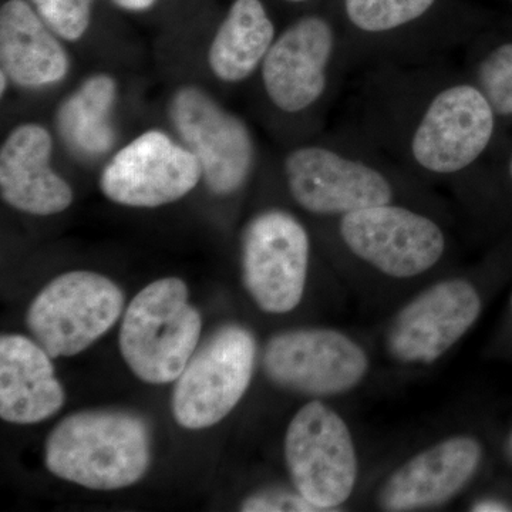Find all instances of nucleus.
<instances>
[{"label": "nucleus", "mask_w": 512, "mask_h": 512, "mask_svg": "<svg viewBox=\"0 0 512 512\" xmlns=\"http://www.w3.org/2000/svg\"><path fill=\"white\" fill-rule=\"evenodd\" d=\"M150 461L147 421L123 410L69 414L46 443L47 470L90 490L130 487L146 476Z\"/></svg>", "instance_id": "1"}, {"label": "nucleus", "mask_w": 512, "mask_h": 512, "mask_svg": "<svg viewBox=\"0 0 512 512\" xmlns=\"http://www.w3.org/2000/svg\"><path fill=\"white\" fill-rule=\"evenodd\" d=\"M201 329L200 312L191 305L183 279H158L124 312L121 356L143 382H175L197 350Z\"/></svg>", "instance_id": "2"}, {"label": "nucleus", "mask_w": 512, "mask_h": 512, "mask_svg": "<svg viewBox=\"0 0 512 512\" xmlns=\"http://www.w3.org/2000/svg\"><path fill=\"white\" fill-rule=\"evenodd\" d=\"M167 116L175 137L197 157L202 184L211 194L228 197L244 188L254 171L256 146L241 117L192 83L174 90Z\"/></svg>", "instance_id": "3"}, {"label": "nucleus", "mask_w": 512, "mask_h": 512, "mask_svg": "<svg viewBox=\"0 0 512 512\" xmlns=\"http://www.w3.org/2000/svg\"><path fill=\"white\" fill-rule=\"evenodd\" d=\"M285 460L293 488L319 511L349 500L359 461L346 421L320 400L305 404L289 423Z\"/></svg>", "instance_id": "4"}, {"label": "nucleus", "mask_w": 512, "mask_h": 512, "mask_svg": "<svg viewBox=\"0 0 512 512\" xmlns=\"http://www.w3.org/2000/svg\"><path fill=\"white\" fill-rule=\"evenodd\" d=\"M123 291L107 276L72 271L57 276L33 299L26 323L36 342L56 357L79 355L120 319Z\"/></svg>", "instance_id": "5"}, {"label": "nucleus", "mask_w": 512, "mask_h": 512, "mask_svg": "<svg viewBox=\"0 0 512 512\" xmlns=\"http://www.w3.org/2000/svg\"><path fill=\"white\" fill-rule=\"evenodd\" d=\"M256 353V340L247 328L218 329L175 380V421L184 429L201 430L225 419L247 393Z\"/></svg>", "instance_id": "6"}, {"label": "nucleus", "mask_w": 512, "mask_h": 512, "mask_svg": "<svg viewBox=\"0 0 512 512\" xmlns=\"http://www.w3.org/2000/svg\"><path fill=\"white\" fill-rule=\"evenodd\" d=\"M369 366L359 343L329 328L276 333L262 353V369L275 386L313 399L349 393L365 379Z\"/></svg>", "instance_id": "7"}, {"label": "nucleus", "mask_w": 512, "mask_h": 512, "mask_svg": "<svg viewBox=\"0 0 512 512\" xmlns=\"http://www.w3.org/2000/svg\"><path fill=\"white\" fill-rule=\"evenodd\" d=\"M201 183L197 157L161 128L143 131L114 151L99 177L104 197L130 208L173 204Z\"/></svg>", "instance_id": "8"}, {"label": "nucleus", "mask_w": 512, "mask_h": 512, "mask_svg": "<svg viewBox=\"0 0 512 512\" xmlns=\"http://www.w3.org/2000/svg\"><path fill=\"white\" fill-rule=\"evenodd\" d=\"M309 258L308 232L291 212H258L242 231V279L261 311L284 315L301 303Z\"/></svg>", "instance_id": "9"}, {"label": "nucleus", "mask_w": 512, "mask_h": 512, "mask_svg": "<svg viewBox=\"0 0 512 512\" xmlns=\"http://www.w3.org/2000/svg\"><path fill=\"white\" fill-rule=\"evenodd\" d=\"M340 237L362 261L400 279L429 271L446 249V238L436 222L392 204L343 215Z\"/></svg>", "instance_id": "10"}, {"label": "nucleus", "mask_w": 512, "mask_h": 512, "mask_svg": "<svg viewBox=\"0 0 512 512\" xmlns=\"http://www.w3.org/2000/svg\"><path fill=\"white\" fill-rule=\"evenodd\" d=\"M481 309L480 293L471 282H437L397 313L387 330V352L404 365H431L473 328Z\"/></svg>", "instance_id": "11"}, {"label": "nucleus", "mask_w": 512, "mask_h": 512, "mask_svg": "<svg viewBox=\"0 0 512 512\" xmlns=\"http://www.w3.org/2000/svg\"><path fill=\"white\" fill-rule=\"evenodd\" d=\"M494 114L490 101L478 87H447L431 100L414 131V160L430 173L466 170L490 144Z\"/></svg>", "instance_id": "12"}, {"label": "nucleus", "mask_w": 512, "mask_h": 512, "mask_svg": "<svg viewBox=\"0 0 512 512\" xmlns=\"http://www.w3.org/2000/svg\"><path fill=\"white\" fill-rule=\"evenodd\" d=\"M284 171L293 200L311 214L343 217L393 200L392 184L380 171L329 148H295Z\"/></svg>", "instance_id": "13"}, {"label": "nucleus", "mask_w": 512, "mask_h": 512, "mask_svg": "<svg viewBox=\"0 0 512 512\" xmlns=\"http://www.w3.org/2000/svg\"><path fill=\"white\" fill-rule=\"evenodd\" d=\"M335 42L332 26L319 16L296 20L276 37L259 69L276 109L301 113L323 96Z\"/></svg>", "instance_id": "14"}, {"label": "nucleus", "mask_w": 512, "mask_h": 512, "mask_svg": "<svg viewBox=\"0 0 512 512\" xmlns=\"http://www.w3.org/2000/svg\"><path fill=\"white\" fill-rule=\"evenodd\" d=\"M483 446L476 437L454 436L407 460L379 491L383 511L431 510L450 503L476 476Z\"/></svg>", "instance_id": "15"}, {"label": "nucleus", "mask_w": 512, "mask_h": 512, "mask_svg": "<svg viewBox=\"0 0 512 512\" xmlns=\"http://www.w3.org/2000/svg\"><path fill=\"white\" fill-rule=\"evenodd\" d=\"M55 138L49 128L26 121L0 147V195L13 210L35 217L62 214L73 204L72 185L53 167Z\"/></svg>", "instance_id": "16"}, {"label": "nucleus", "mask_w": 512, "mask_h": 512, "mask_svg": "<svg viewBox=\"0 0 512 512\" xmlns=\"http://www.w3.org/2000/svg\"><path fill=\"white\" fill-rule=\"evenodd\" d=\"M62 37L47 26L28 0H8L0 9V69L18 89L39 92L64 82L72 69Z\"/></svg>", "instance_id": "17"}, {"label": "nucleus", "mask_w": 512, "mask_h": 512, "mask_svg": "<svg viewBox=\"0 0 512 512\" xmlns=\"http://www.w3.org/2000/svg\"><path fill=\"white\" fill-rule=\"evenodd\" d=\"M53 357L22 335L0 338V417L36 424L55 416L66 396L55 376Z\"/></svg>", "instance_id": "18"}, {"label": "nucleus", "mask_w": 512, "mask_h": 512, "mask_svg": "<svg viewBox=\"0 0 512 512\" xmlns=\"http://www.w3.org/2000/svg\"><path fill=\"white\" fill-rule=\"evenodd\" d=\"M119 96L116 77L96 72L60 101L55 117L57 134L74 156L97 160L111 153L117 143L114 111Z\"/></svg>", "instance_id": "19"}, {"label": "nucleus", "mask_w": 512, "mask_h": 512, "mask_svg": "<svg viewBox=\"0 0 512 512\" xmlns=\"http://www.w3.org/2000/svg\"><path fill=\"white\" fill-rule=\"evenodd\" d=\"M275 39L261 0H234L208 46V69L221 83L245 82L261 69Z\"/></svg>", "instance_id": "20"}, {"label": "nucleus", "mask_w": 512, "mask_h": 512, "mask_svg": "<svg viewBox=\"0 0 512 512\" xmlns=\"http://www.w3.org/2000/svg\"><path fill=\"white\" fill-rule=\"evenodd\" d=\"M434 0H345L350 22L369 33L389 32L419 19Z\"/></svg>", "instance_id": "21"}, {"label": "nucleus", "mask_w": 512, "mask_h": 512, "mask_svg": "<svg viewBox=\"0 0 512 512\" xmlns=\"http://www.w3.org/2000/svg\"><path fill=\"white\" fill-rule=\"evenodd\" d=\"M47 26L66 43L82 40L90 28L93 0H28Z\"/></svg>", "instance_id": "22"}, {"label": "nucleus", "mask_w": 512, "mask_h": 512, "mask_svg": "<svg viewBox=\"0 0 512 512\" xmlns=\"http://www.w3.org/2000/svg\"><path fill=\"white\" fill-rule=\"evenodd\" d=\"M481 92L490 101L494 113L512 114V43L498 46L478 67Z\"/></svg>", "instance_id": "23"}, {"label": "nucleus", "mask_w": 512, "mask_h": 512, "mask_svg": "<svg viewBox=\"0 0 512 512\" xmlns=\"http://www.w3.org/2000/svg\"><path fill=\"white\" fill-rule=\"evenodd\" d=\"M242 511L262 512V511H299V512H319L315 505L309 503L298 491L286 490H265L248 497L241 505Z\"/></svg>", "instance_id": "24"}, {"label": "nucleus", "mask_w": 512, "mask_h": 512, "mask_svg": "<svg viewBox=\"0 0 512 512\" xmlns=\"http://www.w3.org/2000/svg\"><path fill=\"white\" fill-rule=\"evenodd\" d=\"M113 2L128 12H144V10L153 8L157 0H113Z\"/></svg>", "instance_id": "25"}, {"label": "nucleus", "mask_w": 512, "mask_h": 512, "mask_svg": "<svg viewBox=\"0 0 512 512\" xmlns=\"http://www.w3.org/2000/svg\"><path fill=\"white\" fill-rule=\"evenodd\" d=\"M473 511L480 512H500V511H510V508L507 505L501 503H495V501H484V503H480L474 505Z\"/></svg>", "instance_id": "26"}, {"label": "nucleus", "mask_w": 512, "mask_h": 512, "mask_svg": "<svg viewBox=\"0 0 512 512\" xmlns=\"http://www.w3.org/2000/svg\"><path fill=\"white\" fill-rule=\"evenodd\" d=\"M12 80L9 79L8 73L0 69V94L5 97L8 94L10 87H12Z\"/></svg>", "instance_id": "27"}, {"label": "nucleus", "mask_w": 512, "mask_h": 512, "mask_svg": "<svg viewBox=\"0 0 512 512\" xmlns=\"http://www.w3.org/2000/svg\"><path fill=\"white\" fill-rule=\"evenodd\" d=\"M508 453H510V456L512 458V433L510 439H508Z\"/></svg>", "instance_id": "28"}, {"label": "nucleus", "mask_w": 512, "mask_h": 512, "mask_svg": "<svg viewBox=\"0 0 512 512\" xmlns=\"http://www.w3.org/2000/svg\"><path fill=\"white\" fill-rule=\"evenodd\" d=\"M288 2H305V0H288Z\"/></svg>", "instance_id": "29"}, {"label": "nucleus", "mask_w": 512, "mask_h": 512, "mask_svg": "<svg viewBox=\"0 0 512 512\" xmlns=\"http://www.w3.org/2000/svg\"><path fill=\"white\" fill-rule=\"evenodd\" d=\"M510 174H511V178H512V158H511V163H510Z\"/></svg>", "instance_id": "30"}]
</instances>
